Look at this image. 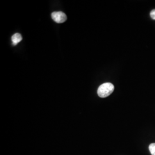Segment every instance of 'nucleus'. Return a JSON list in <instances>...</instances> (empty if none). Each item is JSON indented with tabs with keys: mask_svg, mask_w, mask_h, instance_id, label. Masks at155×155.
I'll return each mask as SVG.
<instances>
[{
	"mask_svg": "<svg viewBox=\"0 0 155 155\" xmlns=\"http://www.w3.org/2000/svg\"><path fill=\"white\" fill-rule=\"evenodd\" d=\"M114 89V86L112 83H104L99 87L97 93L101 98H106L109 96L113 92Z\"/></svg>",
	"mask_w": 155,
	"mask_h": 155,
	"instance_id": "f257e3e1",
	"label": "nucleus"
},
{
	"mask_svg": "<svg viewBox=\"0 0 155 155\" xmlns=\"http://www.w3.org/2000/svg\"><path fill=\"white\" fill-rule=\"evenodd\" d=\"M51 17L53 20L57 23L64 22L67 20L66 14L62 12H54L52 13Z\"/></svg>",
	"mask_w": 155,
	"mask_h": 155,
	"instance_id": "f03ea898",
	"label": "nucleus"
},
{
	"mask_svg": "<svg viewBox=\"0 0 155 155\" xmlns=\"http://www.w3.org/2000/svg\"><path fill=\"white\" fill-rule=\"evenodd\" d=\"M149 150L152 155H155V143L150 144L149 146Z\"/></svg>",
	"mask_w": 155,
	"mask_h": 155,
	"instance_id": "20e7f679",
	"label": "nucleus"
},
{
	"mask_svg": "<svg viewBox=\"0 0 155 155\" xmlns=\"http://www.w3.org/2000/svg\"><path fill=\"white\" fill-rule=\"evenodd\" d=\"M150 17H151L153 20H155V9H153V10H152V11L150 12Z\"/></svg>",
	"mask_w": 155,
	"mask_h": 155,
	"instance_id": "39448f33",
	"label": "nucleus"
},
{
	"mask_svg": "<svg viewBox=\"0 0 155 155\" xmlns=\"http://www.w3.org/2000/svg\"><path fill=\"white\" fill-rule=\"evenodd\" d=\"M22 40V36L20 33H15L12 37V41L13 45H16Z\"/></svg>",
	"mask_w": 155,
	"mask_h": 155,
	"instance_id": "7ed1b4c3",
	"label": "nucleus"
}]
</instances>
